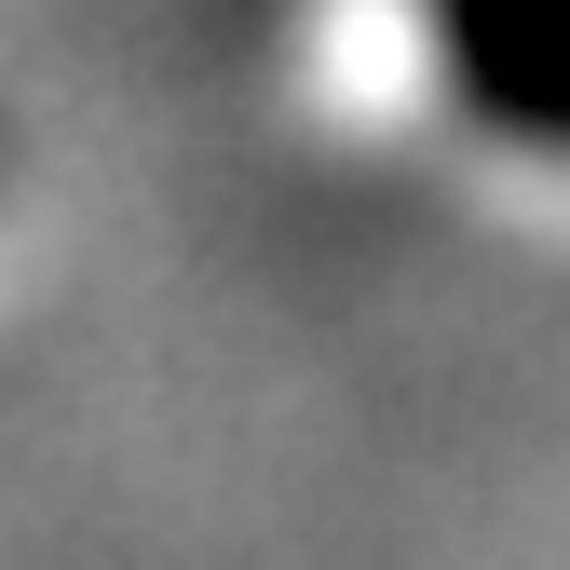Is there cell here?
Returning a JSON list of instances; mask_svg holds the SVG:
<instances>
[{
  "instance_id": "obj_1",
  "label": "cell",
  "mask_w": 570,
  "mask_h": 570,
  "mask_svg": "<svg viewBox=\"0 0 570 570\" xmlns=\"http://www.w3.org/2000/svg\"><path fill=\"white\" fill-rule=\"evenodd\" d=\"M421 14H435L449 82L517 150H570V0H421Z\"/></svg>"
}]
</instances>
